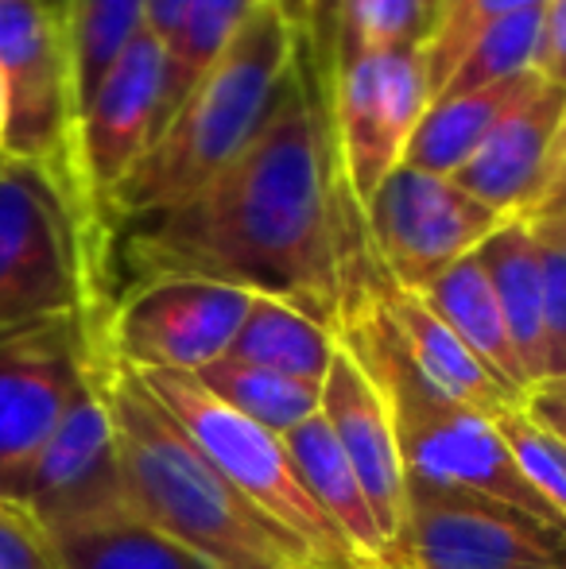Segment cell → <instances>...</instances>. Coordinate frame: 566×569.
Returning a JSON list of instances; mask_svg holds the SVG:
<instances>
[{"label": "cell", "instance_id": "1", "mask_svg": "<svg viewBox=\"0 0 566 569\" xmlns=\"http://www.w3.org/2000/svg\"><path fill=\"white\" fill-rule=\"evenodd\" d=\"M302 74L287 78L257 140L187 202L125 226L132 283L198 276L299 307L338 333L341 307L369 283V232L354 237V194L338 174Z\"/></svg>", "mask_w": 566, "mask_h": 569}, {"label": "cell", "instance_id": "2", "mask_svg": "<svg viewBox=\"0 0 566 569\" xmlns=\"http://www.w3.org/2000/svg\"><path fill=\"white\" fill-rule=\"evenodd\" d=\"M98 376L117 427L125 480L143 523L210 569H315L237 496L182 427L156 403L132 368L98 349Z\"/></svg>", "mask_w": 566, "mask_h": 569}, {"label": "cell", "instance_id": "3", "mask_svg": "<svg viewBox=\"0 0 566 569\" xmlns=\"http://www.w3.org/2000/svg\"><path fill=\"white\" fill-rule=\"evenodd\" d=\"M299 39L276 0H257L234 43L179 101L156 143L109 198V232L187 202L257 140L287 78L299 70Z\"/></svg>", "mask_w": 566, "mask_h": 569}, {"label": "cell", "instance_id": "4", "mask_svg": "<svg viewBox=\"0 0 566 569\" xmlns=\"http://www.w3.org/2000/svg\"><path fill=\"white\" fill-rule=\"evenodd\" d=\"M338 341L377 383L380 399L393 415L396 446H400L408 477L435 488H450V492L508 503L524 516H536L566 531L552 503L532 488L516 457L508 453L497 419H485V415L454 403L450 396H443L435 383L419 376L396 330L388 326L385 310L373 295V283L346 302Z\"/></svg>", "mask_w": 566, "mask_h": 569}, {"label": "cell", "instance_id": "5", "mask_svg": "<svg viewBox=\"0 0 566 569\" xmlns=\"http://www.w3.org/2000/svg\"><path fill=\"white\" fill-rule=\"evenodd\" d=\"M109 237L43 167L0 156V330L109 310Z\"/></svg>", "mask_w": 566, "mask_h": 569}, {"label": "cell", "instance_id": "6", "mask_svg": "<svg viewBox=\"0 0 566 569\" xmlns=\"http://www.w3.org/2000/svg\"><path fill=\"white\" fill-rule=\"evenodd\" d=\"M156 403L182 427L210 465L237 488L249 508H257L276 531L315 569H373L357 558L346 535L307 492L287 442L272 430L241 419L221 399H214L187 372H137Z\"/></svg>", "mask_w": 566, "mask_h": 569}, {"label": "cell", "instance_id": "7", "mask_svg": "<svg viewBox=\"0 0 566 569\" xmlns=\"http://www.w3.org/2000/svg\"><path fill=\"white\" fill-rule=\"evenodd\" d=\"M257 295L198 276L129 283L98 322V349L132 372L198 376L221 360Z\"/></svg>", "mask_w": 566, "mask_h": 569}, {"label": "cell", "instance_id": "8", "mask_svg": "<svg viewBox=\"0 0 566 569\" xmlns=\"http://www.w3.org/2000/svg\"><path fill=\"white\" fill-rule=\"evenodd\" d=\"M93 365L98 338L82 315L0 330V503H16Z\"/></svg>", "mask_w": 566, "mask_h": 569}, {"label": "cell", "instance_id": "9", "mask_svg": "<svg viewBox=\"0 0 566 569\" xmlns=\"http://www.w3.org/2000/svg\"><path fill=\"white\" fill-rule=\"evenodd\" d=\"M0 86L8 101L4 156L43 167L90 213L75 174V82L67 31L43 0H0ZM90 221L98 226L93 213Z\"/></svg>", "mask_w": 566, "mask_h": 569}, {"label": "cell", "instance_id": "10", "mask_svg": "<svg viewBox=\"0 0 566 569\" xmlns=\"http://www.w3.org/2000/svg\"><path fill=\"white\" fill-rule=\"evenodd\" d=\"M12 508L23 511L47 539L140 519L125 480L121 446H117V427L101 391L98 365L90 383L70 403L67 419L59 422L51 442L23 477Z\"/></svg>", "mask_w": 566, "mask_h": 569}, {"label": "cell", "instance_id": "11", "mask_svg": "<svg viewBox=\"0 0 566 569\" xmlns=\"http://www.w3.org/2000/svg\"><path fill=\"white\" fill-rule=\"evenodd\" d=\"M388 569H566V531L408 477V516Z\"/></svg>", "mask_w": 566, "mask_h": 569}, {"label": "cell", "instance_id": "12", "mask_svg": "<svg viewBox=\"0 0 566 569\" xmlns=\"http://www.w3.org/2000/svg\"><path fill=\"white\" fill-rule=\"evenodd\" d=\"M380 271L404 291H424L446 268L474 256L508 218L493 213L454 179L396 167L361 206Z\"/></svg>", "mask_w": 566, "mask_h": 569}, {"label": "cell", "instance_id": "13", "mask_svg": "<svg viewBox=\"0 0 566 569\" xmlns=\"http://www.w3.org/2000/svg\"><path fill=\"white\" fill-rule=\"evenodd\" d=\"M430 106L424 47L373 51L334 67V148L338 174L357 206L404 163Z\"/></svg>", "mask_w": 566, "mask_h": 569}, {"label": "cell", "instance_id": "14", "mask_svg": "<svg viewBox=\"0 0 566 569\" xmlns=\"http://www.w3.org/2000/svg\"><path fill=\"white\" fill-rule=\"evenodd\" d=\"M167 51L163 39L143 31L137 43L93 86L75 120V174L86 206L106 226V206L143 159L163 120ZM113 237V232H109Z\"/></svg>", "mask_w": 566, "mask_h": 569}, {"label": "cell", "instance_id": "15", "mask_svg": "<svg viewBox=\"0 0 566 569\" xmlns=\"http://www.w3.org/2000/svg\"><path fill=\"white\" fill-rule=\"evenodd\" d=\"M318 415L330 427L338 450L346 453L354 477L361 480L377 527L388 542V562H393V547L400 539L404 516H408V469H404L393 415H388L377 383L349 357V349H341V341L338 357L322 380Z\"/></svg>", "mask_w": 566, "mask_h": 569}, {"label": "cell", "instance_id": "16", "mask_svg": "<svg viewBox=\"0 0 566 569\" xmlns=\"http://www.w3.org/2000/svg\"><path fill=\"white\" fill-rule=\"evenodd\" d=\"M563 120L566 90L544 86L485 136V143L466 159L454 182L500 218H528L552 171Z\"/></svg>", "mask_w": 566, "mask_h": 569}, {"label": "cell", "instance_id": "17", "mask_svg": "<svg viewBox=\"0 0 566 569\" xmlns=\"http://www.w3.org/2000/svg\"><path fill=\"white\" fill-rule=\"evenodd\" d=\"M373 295H377L380 310H385L388 326L396 330V338H400L404 352L411 357V365L443 396H450L454 403L469 407V411L485 415V419H500L513 407H524L416 291H404V287H396L380 271L373 279Z\"/></svg>", "mask_w": 566, "mask_h": 569}, {"label": "cell", "instance_id": "18", "mask_svg": "<svg viewBox=\"0 0 566 569\" xmlns=\"http://www.w3.org/2000/svg\"><path fill=\"white\" fill-rule=\"evenodd\" d=\"M497 307L505 315L508 338L520 357L524 380L536 391L547 380V341H544V248L536 229L524 218H508L485 244L477 248Z\"/></svg>", "mask_w": 566, "mask_h": 569}, {"label": "cell", "instance_id": "19", "mask_svg": "<svg viewBox=\"0 0 566 569\" xmlns=\"http://www.w3.org/2000/svg\"><path fill=\"white\" fill-rule=\"evenodd\" d=\"M544 78L532 70V74L489 86V90L430 101L424 120L416 124V136H411L408 156H404L400 167H416V171L438 174V179H454L466 167V159L485 143V136L513 109H520L532 93L544 90Z\"/></svg>", "mask_w": 566, "mask_h": 569}, {"label": "cell", "instance_id": "20", "mask_svg": "<svg viewBox=\"0 0 566 569\" xmlns=\"http://www.w3.org/2000/svg\"><path fill=\"white\" fill-rule=\"evenodd\" d=\"M287 453H291L295 469H299L307 492L315 496V503L334 519L346 542L357 550L365 566L388 569V542L377 527V516L369 508V496H365L361 480L354 477L346 453L338 450L330 427H326L322 415L307 419L302 427H295L284 438Z\"/></svg>", "mask_w": 566, "mask_h": 569}, {"label": "cell", "instance_id": "21", "mask_svg": "<svg viewBox=\"0 0 566 569\" xmlns=\"http://www.w3.org/2000/svg\"><path fill=\"white\" fill-rule=\"evenodd\" d=\"M419 299L458 333L461 345H466L520 403H528L532 388H528V380H524V368L513 349V338H508L505 315H500L497 295H493L489 276H485L477 256H466V260H458L454 268H446L435 283H427L424 291H419Z\"/></svg>", "mask_w": 566, "mask_h": 569}, {"label": "cell", "instance_id": "22", "mask_svg": "<svg viewBox=\"0 0 566 569\" xmlns=\"http://www.w3.org/2000/svg\"><path fill=\"white\" fill-rule=\"evenodd\" d=\"M226 357L272 368L291 380L322 383L338 357V333L291 302L257 295Z\"/></svg>", "mask_w": 566, "mask_h": 569}, {"label": "cell", "instance_id": "23", "mask_svg": "<svg viewBox=\"0 0 566 569\" xmlns=\"http://www.w3.org/2000/svg\"><path fill=\"white\" fill-rule=\"evenodd\" d=\"M195 380L214 399H221L229 411H237L241 419L257 422V427L272 430L280 438H287L307 419H315L318 407H322V383L291 380V376L249 365V360L237 357L214 360Z\"/></svg>", "mask_w": 566, "mask_h": 569}, {"label": "cell", "instance_id": "24", "mask_svg": "<svg viewBox=\"0 0 566 569\" xmlns=\"http://www.w3.org/2000/svg\"><path fill=\"white\" fill-rule=\"evenodd\" d=\"M148 31V0H70L67 54L75 82V120L93 86Z\"/></svg>", "mask_w": 566, "mask_h": 569}, {"label": "cell", "instance_id": "25", "mask_svg": "<svg viewBox=\"0 0 566 569\" xmlns=\"http://www.w3.org/2000/svg\"><path fill=\"white\" fill-rule=\"evenodd\" d=\"M257 0H187L175 31L167 36V82H163V120L179 109V101L195 90V82L221 59L234 36L245 28ZM156 143V140H151Z\"/></svg>", "mask_w": 566, "mask_h": 569}, {"label": "cell", "instance_id": "26", "mask_svg": "<svg viewBox=\"0 0 566 569\" xmlns=\"http://www.w3.org/2000/svg\"><path fill=\"white\" fill-rule=\"evenodd\" d=\"M59 569H210L143 519L47 539Z\"/></svg>", "mask_w": 566, "mask_h": 569}, {"label": "cell", "instance_id": "27", "mask_svg": "<svg viewBox=\"0 0 566 569\" xmlns=\"http://www.w3.org/2000/svg\"><path fill=\"white\" fill-rule=\"evenodd\" d=\"M435 12L427 0H338L330 31V70L396 47H424Z\"/></svg>", "mask_w": 566, "mask_h": 569}, {"label": "cell", "instance_id": "28", "mask_svg": "<svg viewBox=\"0 0 566 569\" xmlns=\"http://www.w3.org/2000/svg\"><path fill=\"white\" fill-rule=\"evenodd\" d=\"M539 28H544V4L489 23V28L469 43V51L458 59V67H454V74L443 82V90L435 93V101L454 98V93L489 90V86L532 74V70H536Z\"/></svg>", "mask_w": 566, "mask_h": 569}, {"label": "cell", "instance_id": "29", "mask_svg": "<svg viewBox=\"0 0 566 569\" xmlns=\"http://www.w3.org/2000/svg\"><path fill=\"white\" fill-rule=\"evenodd\" d=\"M539 4H547V0H450V4L435 16V28H430V36L424 43L430 101L443 90L446 78L454 74L458 59L469 51V43H474L489 23L505 20V16H516V12H528V8H539Z\"/></svg>", "mask_w": 566, "mask_h": 569}, {"label": "cell", "instance_id": "30", "mask_svg": "<svg viewBox=\"0 0 566 569\" xmlns=\"http://www.w3.org/2000/svg\"><path fill=\"white\" fill-rule=\"evenodd\" d=\"M508 453L516 457L520 472L532 480L539 496L552 503V511L566 523V446L552 438L524 407H513L497 419Z\"/></svg>", "mask_w": 566, "mask_h": 569}, {"label": "cell", "instance_id": "31", "mask_svg": "<svg viewBox=\"0 0 566 569\" xmlns=\"http://www.w3.org/2000/svg\"><path fill=\"white\" fill-rule=\"evenodd\" d=\"M539 248H544V341H547L544 383H552L566 376V248L544 237H539Z\"/></svg>", "mask_w": 566, "mask_h": 569}, {"label": "cell", "instance_id": "32", "mask_svg": "<svg viewBox=\"0 0 566 569\" xmlns=\"http://www.w3.org/2000/svg\"><path fill=\"white\" fill-rule=\"evenodd\" d=\"M0 569H59L47 535L12 503H0Z\"/></svg>", "mask_w": 566, "mask_h": 569}, {"label": "cell", "instance_id": "33", "mask_svg": "<svg viewBox=\"0 0 566 569\" xmlns=\"http://www.w3.org/2000/svg\"><path fill=\"white\" fill-rule=\"evenodd\" d=\"M536 74L547 86L566 90V0H547L544 28H539L536 47Z\"/></svg>", "mask_w": 566, "mask_h": 569}, {"label": "cell", "instance_id": "34", "mask_svg": "<svg viewBox=\"0 0 566 569\" xmlns=\"http://www.w3.org/2000/svg\"><path fill=\"white\" fill-rule=\"evenodd\" d=\"M552 218H566V120H563V132L559 143L552 151V171L544 179V190H539L536 206L524 221H552Z\"/></svg>", "mask_w": 566, "mask_h": 569}, {"label": "cell", "instance_id": "35", "mask_svg": "<svg viewBox=\"0 0 566 569\" xmlns=\"http://www.w3.org/2000/svg\"><path fill=\"white\" fill-rule=\"evenodd\" d=\"M524 411L532 415V419L539 422V427L547 430L552 438H559V442L566 446V399L552 396V391H532L528 403H524Z\"/></svg>", "mask_w": 566, "mask_h": 569}, {"label": "cell", "instance_id": "36", "mask_svg": "<svg viewBox=\"0 0 566 569\" xmlns=\"http://www.w3.org/2000/svg\"><path fill=\"white\" fill-rule=\"evenodd\" d=\"M334 8L338 0H307V20H310V43H315L318 54L330 59V31H334Z\"/></svg>", "mask_w": 566, "mask_h": 569}, {"label": "cell", "instance_id": "37", "mask_svg": "<svg viewBox=\"0 0 566 569\" xmlns=\"http://www.w3.org/2000/svg\"><path fill=\"white\" fill-rule=\"evenodd\" d=\"M182 4H187V0H148V31L151 36H159L167 43V36H171L175 23H179V16H182Z\"/></svg>", "mask_w": 566, "mask_h": 569}, {"label": "cell", "instance_id": "38", "mask_svg": "<svg viewBox=\"0 0 566 569\" xmlns=\"http://www.w3.org/2000/svg\"><path fill=\"white\" fill-rule=\"evenodd\" d=\"M276 4H280L287 20L295 23V31H299V36H307V31H310V20H307V0H276Z\"/></svg>", "mask_w": 566, "mask_h": 569}, {"label": "cell", "instance_id": "39", "mask_svg": "<svg viewBox=\"0 0 566 569\" xmlns=\"http://www.w3.org/2000/svg\"><path fill=\"white\" fill-rule=\"evenodd\" d=\"M532 229L539 232L544 240H555V244L566 248V218H552V221H528Z\"/></svg>", "mask_w": 566, "mask_h": 569}, {"label": "cell", "instance_id": "40", "mask_svg": "<svg viewBox=\"0 0 566 569\" xmlns=\"http://www.w3.org/2000/svg\"><path fill=\"white\" fill-rule=\"evenodd\" d=\"M47 8H51V16L62 23V31H67V8H70V0H43Z\"/></svg>", "mask_w": 566, "mask_h": 569}, {"label": "cell", "instance_id": "41", "mask_svg": "<svg viewBox=\"0 0 566 569\" xmlns=\"http://www.w3.org/2000/svg\"><path fill=\"white\" fill-rule=\"evenodd\" d=\"M4 136H8V101H4V86H0V156H4Z\"/></svg>", "mask_w": 566, "mask_h": 569}, {"label": "cell", "instance_id": "42", "mask_svg": "<svg viewBox=\"0 0 566 569\" xmlns=\"http://www.w3.org/2000/svg\"><path fill=\"white\" fill-rule=\"evenodd\" d=\"M539 391H552V396L566 399V376H563V380H552V383H539Z\"/></svg>", "mask_w": 566, "mask_h": 569}, {"label": "cell", "instance_id": "43", "mask_svg": "<svg viewBox=\"0 0 566 569\" xmlns=\"http://www.w3.org/2000/svg\"><path fill=\"white\" fill-rule=\"evenodd\" d=\"M446 4H450V0H438V12H443V8H446ZM438 12H435V16H438Z\"/></svg>", "mask_w": 566, "mask_h": 569}, {"label": "cell", "instance_id": "44", "mask_svg": "<svg viewBox=\"0 0 566 569\" xmlns=\"http://www.w3.org/2000/svg\"><path fill=\"white\" fill-rule=\"evenodd\" d=\"M427 4H430V12H438V0H427Z\"/></svg>", "mask_w": 566, "mask_h": 569}]
</instances>
